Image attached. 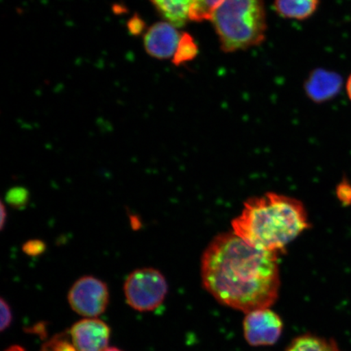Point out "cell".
<instances>
[{
    "label": "cell",
    "instance_id": "obj_1",
    "mask_svg": "<svg viewBox=\"0 0 351 351\" xmlns=\"http://www.w3.org/2000/svg\"><path fill=\"white\" fill-rule=\"evenodd\" d=\"M278 254L253 247L234 232L219 234L202 257L204 287L219 304L245 314L269 308L279 295Z\"/></svg>",
    "mask_w": 351,
    "mask_h": 351
},
{
    "label": "cell",
    "instance_id": "obj_2",
    "mask_svg": "<svg viewBox=\"0 0 351 351\" xmlns=\"http://www.w3.org/2000/svg\"><path fill=\"white\" fill-rule=\"evenodd\" d=\"M309 226L300 201L273 192L248 199L232 221V232L245 243L278 253Z\"/></svg>",
    "mask_w": 351,
    "mask_h": 351
},
{
    "label": "cell",
    "instance_id": "obj_3",
    "mask_svg": "<svg viewBox=\"0 0 351 351\" xmlns=\"http://www.w3.org/2000/svg\"><path fill=\"white\" fill-rule=\"evenodd\" d=\"M210 21L223 51L248 49L265 40L267 21L263 0H223Z\"/></svg>",
    "mask_w": 351,
    "mask_h": 351
},
{
    "label": "cell",
    "instance_id": "obj_4",
    "mask_svg": "<svg viewBox=\"0 0 351 351\" xmlns=\"http://www.w3.org/2000/svg\"><path fill=\"white\" fill-rule=\"evenodd\" d=\"M168 291L165 276L155 267L135 269L127 276L124 284L127 304L141 313L159 307L165 300Z\"/></svg>",
    "mask_w": 351,
    "mask_h": 351
},
{
    "label": "cell",
    "instance_id": "obj_5",
    "mask_svg": "<svg viewBox=\"0 0 351 351\" xmlns=\"http://www.w3.org/2000/svg\"><path fill=\"white\" fill-rule=\"evenodd\" d=\"M109 296L106 283L94 276H84L77 279L70 288L68 301L78 315L96 318L106 311Z\"/></svg>",
    "mask_w": 351,
    "mask_h": 351
},
{
    "label": "cell",
    "instance_id": "obj_6",
    "mask_svg": "<svg viewBox=\"0 0 351 351\" xmlns=\"http://www.w3.org/2000/svg\"><path fill=\"white\" fill-rule=\"evenodd\" d=\"M283 327L282 318L270 308L254 310L245 314L244 337L252 346H273L282 336Z\"/></svg>",
    "mask_w": 351,
    "mask_h": 351
},
{
    "label": "cell",
    "instance_id": "obj_7",
    "mask_svg": "<svg viewBox=\"0 0 351 351\" xmlns=\"http://www.w3.org/2000/svg\"><path fill=\"white\" fill-rule=\"evenodd\" d=\"M70 336L78 351H104L108 348L110 328L96 318H87L74 324Z\"/></svg>",
    "mask_w": 351,
    "mask_h": 351
},
{
    "label": "cell",
    "instance_id": "obj_8",
    "mask_svg": "<svg viewBox=\"0 0 351 351\" xmlns=\"http://www.w3.org/2000/svg\"><path fill=\"white\" fill-rule=\"evenodd\" d=\"M181 35L169 22H158L144 36V47L154 58L165 60L173 57Z\"/></svg>",
    "mask_w": 351,
    "mask_h": 351
},
{
    "label": "cell",
    "instance_id": "obj_9",
    "mask_svg": "<svg viewBox=\"0 0 351 351\" xmlns=\"http://www.w3.org/2000/svg\"><path fill=\"white\" fill-rule=\"evenodd\" d=\"M342 86L339 73L319 69L311 73L305 83L307 96L315 103H324L336 97Z\"/></svg>",
    "mask_w": 351,
    "mask_h": 351
},
{
    "label": "cell",
    "instance_id": "obj_10",
    "mask_svg": "<svg viewBox=\"0 0 351 351\" xmlns=\"http://www.w3.org/2000/svg\"><path fill=\"white\" fill-rule=\"evenodd\" d=\"M160 14L176 27L190 21V12L195 0H152Z\"/></svg>",
    "mask_w": 351,
    "mask_h": 351
},
{
    "label": "cell",
    "instance_id": "obj_11",
    "mask_svg": "<svg viewBox=\"0 0 351 351\" xmlns=\"http://www.w3.org/2000/svg\"><path fill=\"white\" fill-rule=\"evenodd\" d=\"M319 0H275L274 8L284 19L305 20L317 11Z\"/></svg>",
    "mask_w": 351,
    "mask_h": 351
},
{
    "label": "cell",
    "instance_id": "obj_12",
    "mask_svg": "<svg viewBox=\"0 0 351 351\" xmlns=\"http://www.w3.org/2000/svg\"><path fill=\"white\" fill-rule=\"evenodd\" d=\"M285 351H340V349L333 339L304 335L293 339Z\"/></svg>",
    "mask_w": 351,
    "mask_h": 351
},
{
    "label": "cell",
    "instance_id": "obj_13",
    "mask_svg": "<svg viewBox=\"0 0 351 351\" xmlns=\"http://www.w3.org/2000/svg\"><path fill=\"white\" fill-rule=\"evenodd\" d=\"M199 52L195 39L191 34L183 33L180 38V41L173 57V62L175 65H181L194 60Z\"/></svg>",
    "mask_w": 351,
    "mask_h": 351
},
{
    "label": "cell",
    "instance_id": "obj_14",
    "mask_svg": "<svg viewBox=\"0 0 351 351\" xmlns=\"http://www.w3.org/2000/svg\"><path fill=\"white\" fill-rule=\"evenodd\" d=\"M223 0H195L190 12V21L201 22L210 20L213 13Z\"/></svg>",
    "mask_w": 351,
    "mask_h": 351
},
{
    "label": "cell",
    "instance_id": "obj_15",
    "mask_svg": "<svg viewBox=\"0 0 351 351\" xmlns=\"http://www.w3.org/2000/svg\"><path fill=\"white\" fill-rule=\"evenodd\" d=\"M41 351H78L74 345L70 333L61 332L42 346Z\"/></svg>",
    "mask_w": 351,
    "mask_h": 351
},
{
    "label": "cell",
    "instance_id": "obj_16",
    "mask_svg": "<svg viewBox=\"0 0 351 351\" xmlns=\"http://www.w3.org/2000/svg\"><path fill=\"white\" fill-rule=\"evenodd\" d=\"M29 200L28 191L22 187H14L7 193L6 201L15 208L25 207Z\"/></svg>",
    "mask_w": 351,
    "mask_h": 351
},
{
    "label": "cell",
    "instance_id": "obj_17",
    "mask_svg": "<svg viewBox=\"0 0 351 351\" xmlns=\"http://www.w3.org/2000/svg\"><path fill=\"white\" fill-rule=\"evenodd\" d=\"M47 249L46 243L39 239H32L26 241L22 245V252L28 256L36 257L41 256Z\"/></svg>",
    "mask_w": 351,
    "mask_h": 351
},
{
    "label": "cell",
    "instance_id": "obj_18",
    "mask_svg": "<svg viewBox=\"0 0 351 351\" xmlns=\"http://www.w3.org/2000/svg\"><path fill=\"white\" fill-rule=\"evenodd\" d=\"M336 195L340 203L345 207L351 205V183L348 179L344 178L337 185Z\"/></svg>",
    "mask_w": 351,
    "mask_h": 351
},
{
    "label": "cell",
    "instance_id": "obj_19",
    "mask_svg": "<svg viewBox=\"0 0 351 351\" xmlns=\"http://www.w3.org/2000/svg\"><path fill=\"white\" fill-rule=\"evenodd\" d=\"M0 311H1V322H0V329L3 332L11 326L12 320V310L8 302L1 298L0 300Z\"/></svg>",
    "mask_w": 351,
    "mask_h": 351
},
{
    "label": "cell",
    "instance_id": "obj_20",
    "mask_svg": "<svg viewBox=\"0 0 351 351\" xmlns=\"http://www.w3.org/2000/svg\"><path fill=\"white\" fill-rule=\"evenodd\" d=\"M144 22L138 16L132 19L128 24L130 32L134 34H138L143 30Z\"/></svg>",
    "mask_w": 351,
    "mask_h": 351
},
{
    "label": "cell",
    "instance_id": "obj_21",
    "mask_svg": "<svg viewBox=\"0 0 351 351\" xmlns=\"http://www.w3.org/2000/svg\"><path fill=\"white\" fill-rule=\"evenodd\" d=\"M0 210H1V217H0V227H1V230L3 229L4 226H5V223L7 221V210L5 208V206L3 203H1V208H0Z\"/></svg>",
    "mask_w": 351,
    "mask_h": 351
},
{
    "label": "cell",
    "instance_id": "obj_22",
    "mask_svg": "<svg viewBox=\"0 0 351 351\" xmlns=\"http://www.w3.org/2000/svg\"><path fill=\"white\" fill-rule=\"evenodd\" d=\"M346 91H348L349 98L351 100V75L349 77L348 82H346Z\"/></svg>",
    "mask_w": 351,
    "mask_h": 351
},
{
    "label": "cell",
    "instance_id": "obj_23",
    "mask_svg": "<svg viewBox=\"0 0 351 351\" xmlns=\"http://www.w3.org/2000/svg\"><path fill=\"white\" fill-rule=\"evenodd\" d=\"M104 351H123L120 349L116 348H108Z\"/></svg>",
    "mask_w": 351,
    "mask_h": 351
}]
</instances>
